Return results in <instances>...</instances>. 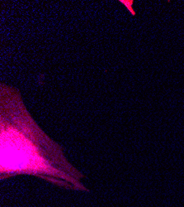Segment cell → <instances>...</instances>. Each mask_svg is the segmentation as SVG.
Here are the masks:
<instances>
[{"label": "cell", "instance_id": "obj_1", "mask_svg": "<svg viewBox=\"0 0 184 207\" xmlns=\"http://www.w3.org/2000/svg\"><path fill=\"white\" fill-rule=\"evenodd\" d=\"M0 180L26 175L74 191H89L85 176L66 158L60 145L41 129L20 90L0 84Z\"/></svg>", "mask_w": 184, "mask_h": 207}, {"label": "cell", "instance_id": "obj_2", "mask_svg": "<svg viewBox=\"0 0 184 207\" xmlns=\"http://www.w3.org/2000/svg\"><path fill=\"white\" fill-rule=\"evenodd\" d=\"M121 3L124 4L125 6H126V8L128 9L129 12H131V14L133 16L135 15V12L133 9H132V4H133V1H120Z\"/></svg>", "mask_w": 184, "mask_h": 207}]
</instances>
